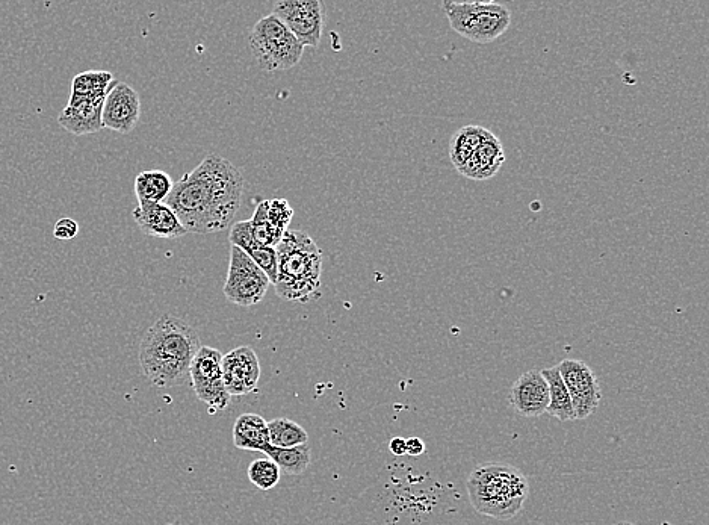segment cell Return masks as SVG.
<instances>
[{
    "label": "cell",
    "instance_id": "1",
    "mask_svg": "<svg viewBox=\"0 0 709 525\" xmlns=\"http://www.w3.org/2000/svg\"><path fill=\"white\" fill-rule=\"evenodd\" d=\"M244 184V176L232 162L209 155L174 182L164 203L186 232L217 233L232 224L241 206Z\"/></svg>",
    "mask_w": 709,
    "mask_h": 525
},
{
    "label": "cell",
    "instance_id": "2",
    "mask_svg": "<svg viewBox=\"0 0 709 525\" xmlns=\"http://www.w3.org/2000/svg\"><path fill=\"white\" fill-rule=\"evenodd\" d=\"M199 333L180 318L167 314L159 318L140 344L144 376L158 388H174L189 382L192 359L199 352Z\"/></svg>",
    "mask_w": 709,
    "mask_h": 525
},
{
    "label": "cell",
    "instance_id": "3",
    "mask_svg": "<svg viewBox=\"0 0 709 525\" xmlns=\"http://www.w3.org/2000/svg\"><path fill=\"white\" fill-rule=\"evenodd\" d=\"M277 296L309 303L321 297L322 253L303 230H286L276 247Z\"/></svg>",
    "mask_w": 709,
    "mask_h": 525
},
{
    "label": "cell",
    "instance_id": "4",
    "mask_svg": "<svg viewBox=\"0 0 709 525\" xmlns=\"http://www.w3.org/2000/svg\"><path fill=\"white\" fill-rule=\"evenodd\" d=\"M475 512L498 521H510L521 512L530 494L527 477L505 463H484L466 480Z\"/></svg>",
    "mask_w": 709,
    "mask_h": 525
},
{
    "label": "cell",
    "instance_id": "5",
    "mask_svg": "<svg viewBox=\"0 0 709 525\" xmlns=\"http://www.w3.org/2000/svg\"><path fill=\"white\" fill-rule=\"evenodd\" d=\"M442 10L453 31L474 43H492L510 28L511 11L498 2L445 0Z\"/></svg>",
    "mask_w": 709,
    "mask_h": 525
},
{
    "label": "cell",
    "instance_id": "6",
    "mask_svg": "<svg viewBox=\"0 0 709 525\" xmlns=\"http://www.w3.org/2000/svg\"><path fill=\"white\" fill-rule=\"evenodd\" d=\"M250 50L259 69L274 73L297 66L304 46L274 14H270L254 25Z\"/></svg>",
    "mask_w": 709,
    "mask_h": 525
},
{
    "label": "cell",
    "instance_id": "7",
    "mask_svg": "<svg viewBox=\"0 0 709 525\" xmlns=\"http://www.w3.org/2000/svg\"><path fill=\"white\" fill-rule=\"evenodd\" d=\"M189 382L209 412L224 411L230 404V395L223 382V355L214 347H200L189 368Z\"/></svg>",
    "mask_w": 709,
    "mask_h": 525
},
{
    "label": "cell",
    "instance_id": "8",
    "mask_svg": "<svg viewBox=\"0 0 709 525\" xmlns=\"http://www.w3.org/2000/svg\"><path fill=\"white\" fill-rule=\"evenodd\" d=\"M270 280L247 253L230 247L229 273L224 283V296L233 305L254 306L267 296Z\"/></svg>",
    "mask_w": 709,
    "mask_h": 525
},
{
    "label": "cell",
    "instance_id": "9",
    "mask_svg": "<svg viewBox=\"0 0 709 525\" xmlns=\"http://www.w3.org/2000/svg\"><path fill=\"white\" fill-rule=\"evenodd\" d=\"M273 14L306 47H318L324 29L326 8L321 0H279Z\"/></svg>",
    "mask_w": 709,
    "mask_h": 525
},
{
    "label": "cell",
    "instance_id": "10",
    "mask_svg": "<svg viewBox=\"0 0 709 525\" xmlns=\"http://www.w3.org/2000/svg\"><path fill=\"white\" fill-rule=\"evenodd\" d=\"M557 367L572 400L575 420L592 417L602 400L598 376L589 364L576 359H564Z\"/></svg>",
    "mask_w": 709,
    "mask_h": 525
},
{
    "label": "cell",
    "instance_id": "11",
    "mask_svg": "<svg viewBox=\"0 0 709 525\" xmlns=\"http://www.w3.org/2000/svg\"><path fill=\"white\" fill-rule=\"evenodd\" d=\"M140 117L141 100L137 91L124 82H114L103 102V129H111L118 134H131L137 128Z\"/></svg>",
    "mask_w": 709,
    "mask_h": 525
},
{
    "label": "cell",
    "instance_id": "12",
    "mask_svg": "<svg viewBox=\"0 0 709 525\" xmlns=\"http://www.w3.org/2000/svg\"><path fill=\"white\" fill-rule=\"evenodd\" d=\"M261 379V364L256 352L248 345L223 355V382L230 397L247 395L257 388Z\"/></svg>",
    "mask_w": 709,
    "mask_h": 525
},
{
    "label": "cell",
    "instance_id": "13",
    "mask_svg": "<svg viewBox=\"0 0 709 525\" xmlns=\"http://www.w3.org/2000/svg\"><path fill=\"white\" fill-rule=\"evenodd\" d=\"M510 403L522 417L536 418L546 414L549 388L542 371L531 370L522 374L511 386Z\"/></svg>",
    "mask_w": 709,
    "mask_h": 525
},
{
    "label": "cell",
    "instance_id": "14",
    "mask_svg": "<svg viewBox=\"0 0 709 525\" xmlns=\"http://www.w3.org/2000/svg\"><path fill=\"white\" fill-rule=\"evenodd\" d=\"M135 223L149 237L174 240L186 235L185 227L165 203H138L132 211Z\"/></svg>",
    "mask_w": 709,
    "mask_h": 525
},
{
    "label": "cell",
    "instance_id": "15",
    "mask_svg": "<svg viewBox=\"0 0 709 525\" xmlns=\"http://www.w3.org/2000/svg\"><path fill=\"white\" fill-rule=\"evenodd\" d=\"M105 97L69 102V105L59 114V126L78 137L102 131V109Z\"/></svg>",
    "mask_w": 709,
    "mask_h": 525
},
{
    "label": "cell",
    "instance_id": "16",
    "mask_svg": "<svg viewBox=\"0 0 709 525\" xmlns=\"http://www.w3.org/2000/svg\"><path fill=\"white\" fill-rule=\"evenodd\" d=\"M230 243L232 246L238 247L242 252L250 256L251 261L264 271L270 283H276L277 280V253L276 249L270 247H262L254 241L253 232H251V223L248 221H238L233 224L230 230Z\"/></svg>",
    "mask_w": 709,
    "mask_h": 525
},
{
    "label": "cell",
    "instance_id": "17",
    "mask_svg": "<svg viewBox=\"0 0 709 525\" xmlns=\"http://www.w3.org/2000/svg\"><path fill=\"white\" fill-rule=\"evenodd\" d=\"M505 162L504 146L501 141L490 135L466 162L465 167L459 171L471 181H487L496 176Z\"/></svg>",
    "mask_w": 709,
    "mask_h": 525
},
{
    "label": "cell",
    "instance_id": "18",
    "mask_svg": "<svg viewBox=\"0 0 709 525\" xmlns=\"http://www.w3.org/2000/svg\"><path fill=\"white\" fill-rule=\"evenodd\" d=\"M233 444L239 450L262 451L270 445L268 421L257 414H244L233 424Z\"/></svg>",
    "mask_w": 709,
    "mask_h": 525
},
{
    "label": "cell",
    "instance_id": "19",
    "mask_svg": "<svg viewBox=\"0 0 709 525\" xmlns=\"http://www.w3.org/2000/svg\"><path fill=\"white\" fill-rule=\"evenodd\" d=\"M492 135V132L487 131L483 126L468 125L465 128L454 132L449 143V158L453 162L454 168L457 171L465 167L475 150Z\"/></svg>",
    "mask_w": 709,
    "mask_h": 525
},
{
    "label": "cell",
    "instance_id": "20",
    "mask_svg": "<svg viewBox=\"0 0 709 525\" xmlns=\"http://www.w3.org/2000/svg\"><path fill=\"white\" fill-rule=\"evenodd\" d=\"M542 374L546 382H548L549 388V404L546 414L557 418L561 423L576 421L572 400H570L569 392H567L563 379H561L558 367L546 368V370L542 371Z\"/></svg>",
    "mask_w": 709,
    "mask_h": 525
},
{
    "label": "cell",
    "instance_id": "21",
    "mask_svg": "<svg viewBox=\"0 0 709 525\" xmlns=\"http://www.w3.org/2000/svg\"><path fill=\"white\" fill-rule=\"evenodd\" d=\"M173 185V179L165 171H141L135 179V193H137L138 203H164L170 191L173 190Z\"/></svg>",
    "mask_w": 709,
    "mask_h": 525
},
{
    "label": "cell",
    "instance_id": "22",
    "mask_svg": "<svg viewBox=\"0 0 709 525\" xmlns=\"http://www.w3.org/2000/svg\"><path fill=\"white\" fill-rule=\"evenodd\" d=\"M264 453L279 466L280 473L288 474V476L303 474L309 468L310 460H312V450H310L309 444L291 448H276L268 445Z\"/></svg>",
    "mask_w": 709,
    "mask_h": 525
},
{
    "label": "cell",
    "instance_id": "23",
    "mask_svg": "<svg viewBox=\"0 0 709 525\" xmlns=\"http://www.w3.org/2000/svg\"><path fill=\"white\" fill-rule=\"evenodd\" d=\"M114 82V76L109 72L90 70V72L79 73L73 79L72 94H70L69 102H79V100L97 99V97L106 96Z\"/></svg>",
    "mask_w": 709,
    "mask_h": 525
},
{
    "label": "cell",
    "instance_id": "24",
    "mask_svg": "<svg viewBox=\"0 0 709 525\" xmlns=\"http://www.w3.org/2000/svg\"><path fill=\"white\" fill-rule=\"evenodd\" d=\"M270 445L276 448H291L297 445L309 444V433L288 418H274L268 421Z\"/></svg>",
    "mask_w": 709,
    "mask_h": 525
},
{
    "label": "cell",
    "instance_id": "25",
    "mask_svg": "<svg viewBox=\"0 0 709 525\" xmlns=\"http://www.w3.org/2000/svg\"><path fill=\"white\" fill-rule=\"evenodd\" d=\"M250 223L254 241L262 247L276 249V247L279 246L280 241H282L283 233L286 232V230H282L279 229V227L274 226V224L271 223L270 218H268L267 200L257 203L256 211H254Z\"/></svg>",
    "mask_w": 709,
    "mask_h": 525
},
{
    "label": "cell",
    "instance_id": "26",
    "mask_svg": "<svg viewBox=\"0 0 709 525\" xmlns=\"http://www.w3.org/2000/svg\"><path fill=\"white\" fill-rule=\"evenodd\" d=\"M247 474L250 482L261 491H270V489L276 488L279 485L280 477H282L279 466L270 457L253 460L248 466Z\"/></svg>",
    "mask_w": 709,
    "mask_h": 525
},
{
    "label": "cell",
    "instance_id": "27",
    "mask_svg": "<svg viewBox=\"0 0 709 525\" xmlns=\"http://www.w3.org/2000/svg\"><path fill=\"white\" fill-rule=\"evenodd\" d=\"M267 215L274 226L282 230H288L289 223L294 218V209L289 205L288 200H267Z\"/></svg>",
    "mask_w": 709,
    "mask_h": 525
},
{
    "label": "cell",
    "instance_id": "28",
    "mask_svg": "<svg viewBox=\"0 0 709 525\" xmlns=\"http://www.w3.org/2000/svg\"><path fill=\"white\" fill-rule=\"evenodd\" d=\"M78 233V221L69 217L59 218V220L56 221L55 227H53V237H55L56 240L70 241L78 237Z\"/></svg>",
    "mask_w": 709,
    "mask_h": 525
},
{
    "label": "cell",
    "instance_id": "29",
    "mask_svg": "<svg viewBox=\"0 0 709 525\" xmlns=\"http://www.w3.org/2000/svg\"><path fill=\"white\" fill-rule=\"evenodd\" d=\"M425 442L422 439L413 438L406 439V454L409 456L418 457L425 453Z\"/></svg>",
    "mask_w": 709,
    "mask_h": 525
},
{
    "label": "cell",
    "instance_id": "30",
    "mask_svg": "<svg viewBox=\"0 0 709 525\" xmlns=\"http://www.w3.org/2000/svg\"><path fill=\"white\" fill-rule=\"evenodd\" d=\"M389 450H391V453L395 454V456H404V454H406V439L401 438V436H395V438L391 439V442H389Z\"/></svg>",
    "mask_w": 709,
    "mask_h": 525
},
{
    "label": "cell",
    "instance_id": "31",
    "mask_svg": "<svg viewBox=\"0 0 709 525\" xmlns=\"http://www.w3.org/2000/svg\"><path fill=\"white\" fill-rule=\"evenodd\" d=\"M617 525H634V524H631V522L625 521V522H619V524H617Z\"/></svg>",
    "mask_w": 709,
    "mask_h": 525
},
{
    "label": "cell",
    "instance_id": "32",
    "mask_svg": "<svg viewBox=\"0 0 709 525\" xmlns=\"http://www.w3.org/2000/svg\"><path fill=\"white\" fill-rule=\"evenodd\" d=\"M167 525H174V524H167Z\"/></svg>",
    "mask_w": 709,
    "mask_h": 525
}]
</instances>
